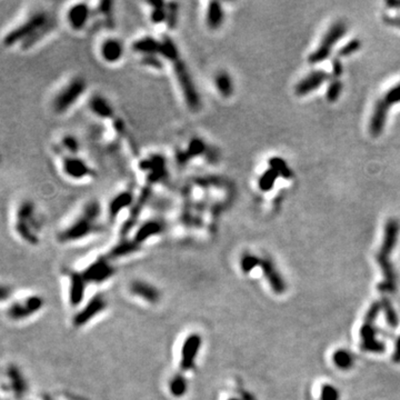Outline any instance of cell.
<instances>
[{"label":"cell","mask_w":400,"mask_h":400,"mask_svg":"<svg viewBox=\"0 0 400 400\" xmlns=\"http://www.w3.org/2000/svg\"><path fill=\"white\" fill-rule=\"evenodd\" d=\"M165 62L166 65L170 67L171 76H173L177 90L179 91V96L186 108H188L191 113H198L202 108L201 96L190 74L188 66L182 59L179 47H177L175 43L170 44L169 47L167 48L165 53Z\"/></svg>","instance_id":"obj_1"},{"label":"cell","mask_w":400,"mask_h":400,"mask_svg":"<svg viewBox=\"0 0 400 400\" xmlns=\"http://www.w3.org/2000/svg\"><path fill=\"white\" fill-rule=\"evenodd\" d=\"M174 159L180 168L194 165H216L220 159V151L205 136L194 134L177 143Z\"/></svg>","instance_id":"obj_2"},{"label":"cell","mask_w":400,"mask_h":400,"mask_svg":"<svg viewBox=\"0 0 400 400\" xmlns=\"http://www.w3.org/2000/svg\"><path fill=\"white\" fill-rule=\"evenodd\" d=\"M53 26L54 24L50 15L44 10H37L29 15L24 22L15 26V28L10 29L5 35L3 44L8 48L15 47L18 44H22L24 48H29L42 39L44 35L48 34Z\"/></svg>","instance_id":"obj_3"},{"label":"cell","mask_w":400,"mask_h":400,"mask_svg":"<svg viewBox=\"0 0 400 400\" xmlns=\"http://www.w3.org/2000/svg\"><path fill=\"white\" fill-rule=\"evenodd\" d=\"M103 207L98 200L90 199L85 202L78 215L70 221L68 226L60 230L57 235L58 240L63 244L78 241L95 232H99Z\"/></svg>","instance_id":"obj_4"},{"label":"cell","mask_w":400,"mask_h":400,"mask_svg":"<svg viewBox=\"0 0 400 400\" xmlns=\"http://www.w3.org/2000/svg\"><path fill=\"white\" fill-rule=\"evenodd\" d=\"M400 231V224L396 218H389L384 225L383 239L380 251L377 255V261L383 273V280L378 289L381 292H392L396 289V273L390 262V255L397 245Z\"/></svg>","instance_id":"obj_5"},{"label":"cell","mask_w":400,"mask_h":400,"mask_svg":"<svg viewBox=\"0 0 400 400\" xmlns=\"http://www.w3.org/2000/svg\"><path fill=\"white\" fill-rule=\"evenodd\" d=\"M88 93V83L83 76H73L60 86L52 98V109L56 115H65L77 106Z\"/></svg>","instance_id":"obj_6"},{"label":"cell","mask_w":400,"mask_h":400,"mask_svg":"<svg viewBox=\"0 0 400 400\" xmlns=\"http://www.w3.org/2000/svg\"><path fill=\"white\" fill-rule=\"evenodd\" d=\"M37 214V208L34 202L26 200L22 202L18 207L16 219H15L16 234L24 241L29 242L32 245H36L39 240L38 232L42 225H40Z\"/></svg>","instance_id":"obj_7"},{"label":"cell","mask_w":400,"mask_h":400,"mask_svg":"<svg viewBox=\"0 0 400 400\" xmlns=\"http://www.w3.org/2000/svg\"><path fill=\"white\" fill-rule=\"evenodd\" d=\"M44 306V299L38 295H14L6 305L5 315L9 321L22 322L36 315Z\"/></svg>","instance_id":"obj_8"},{"label":"cell","mask_w":400,"mask_h":400,"mask_svg":"<svg viewBox=\"0 0 400 400\" xmlns=\"http://www.w3.org/2000/svg\"><path fill=\"white\" fill-rule=\"evenodd\" d=\"M59 166L65 178L75 182H90L97 177L94 167L80 155H60Z\"/></svg>","instance_id":"obj_9"},{"label":"cell","mask_w":400,"mask_h":400,"mask_svg":"<svg viewBox=\"0 0 400 400\" xmlns=\"http://www.w3.org/2000/svg\"><path fill=\"white\" fill-rule=\"evenodd\" d=\"M146 14L151 26L173 30L178 25L179 8L175 3H146Z\"/></svg>","instance_id":"obj_10"},{"label":"cell","mask_w":400,"mask_h":400,"mask_svg":"<svg viewBox=\"0 0 400 400\" xmlns=\"http://www.w3.org/2000/svg\"><path fill=\"white\" fill-rule=\"evenodd\" d=\"M380 308V302H373L364 317L363 325L360 329L362 350L370 352H382L384 350V343L377 339V329L374 327Z\"/></svg>","instance_id":"obj_11"},{"label":"cell","mask_w":400,"mask_h":400,"mask_svg":"<svg viewBox=\"0 0 400 400\" xmlns=\"http://www.w3.org/2000/svg\"><path fill=\"white\" fill-rule=\"evenodd\" d=\"M88 109L98 120L107 121L109 125H113L117 134H123L125 131V126L120 123L116 109L107 97L100 94L91 95L88 99Z\"/></svg>","instance_id":"obj_12"},{"label":"cell","mask_w":400,"mask_h":400,"mask_svg":"<svg viewBox=\"0 0 400 400\" xmlns=\"http://www.w3.org/2000/svg\"><path fill=\"white\" fill-rule=\"evenodd\" d=\"M347 32V26L343 22H337L327 30L318 47L308 57V62L311 65L320 64L331 55L335 45L340 40Z\"/></svg>","instance_id":"obj_13"},{"label":"cell","mask_w":400,"mask_h":400,"mask_svg":"<svg viewBox=\"0 0 400 400\" xmlns=\"http://www.w3.org/2000/svg\"><path fill=\"white\" fill-rule=\"evenodd\" d=\"M127 53V48L118 36L107 35L99 40L97 45V55L105 65L114 67L124 62Z\"/></svg>","instance_id":"obj_14"},{"label":"cell","mask_w":400,"mask_h":400,"mask_svg":"<svg viewBox=\"0 0 400 400\" xmlns=\"http://www.w3.org/2000/svg\"><path fill=\"white\" fill-rule=\"evenodd\" d=\"M66 23L74 33H84L95 22L94 7L88 3H75L67 8Z\"/></svg>","instance_id":"obj_15"},{"label":"cell","mask_w":400,"mask_h":400,"mask_svg":"<svg viewBox=\"0 0 400 400\" xmlns=\"http://www.w3.org/2000/svg\"><path fill=\"white\" fill-rule=\"evenodd\" d=\"M139 170L149 185L163 184L166 179H168L167 160L160 155H150L141 159Z\"/></svg>","instance_id":"obj_16"},{"label":"cell","mask_w":400,"mask_h":400,"mask_svg":"<svg viewBox=\"0 0 400 400\" xmlns=\"http://www.w3.org/2000/svg\"><path fill=\"white\" fill-rule=\"evenodd\" d=\"M227 9L225 4L219 2H208L202 8V23L209 33H219L227 23Z\"/></svg>","instance_id":"obj_17"},{"label":"cell","mask_w":400,"mask_h":400,"mask_svg":"<svg viewBox=\"0 0 400 400\" xmlns=\"http://www.w3.org/2000/svg\"><path fill=\"white\" fill-rule=\"evenodd\" d=\"M212 90L221 100H231L236 94V82L231 72L226 68L216 69L210 78Z\"/></svg>","instance_id":"obj_18"},{"label":"cell","mask_w":400,"mask_h":400,"mask_svg":"<svg viewBox=\"0 0 400 400\" xmlns=\"http://www.w3.org/2000/svg\"><path fill=\"white\" fill-rule=\"evenodd\" d=\"M201 337L198 333H191L185 339L181 348L180 367L182 370H190L195 367L196 359L201 348Z\"/></svg>","instance_id":"obj_19"},{"label":"cell","mask_w":400,"mask_h":400,"mask_svg":"<svg viewBox=\"0 0 400 400\" xmlns=\"http://www.w3.org/2000/svg\"><path fill=\"white\" fill-rule=\"evenodd\" d=\"M389 108L390 107L381 98L378 99L373 106L370 120H369V133L374 138L383 133L388 119Z\"/></svg>","instance_id":"obj_20"},{"label":"cell","mask_w":400,"mask_h":400,"mask_svg":"<svg viewBox=\"0 0 400 400\" xmlns=\"http://www.w3.org/2000/svg\"><path fill=\"white\" fill-rule=\"evenodd\" d=\"M330 77L331 76L325 70H315V72L307 75L296 85L295 93L297 96H306L321 87L323 84L330 79Z\"/></svg>","instance_id":"obj_21"},{"label":"cell","mask_w":400,"mask_h":400,"mask_svg":"<svg viewBox=\"0 0 400 400\" xmlns=\"http://www.w3.org/2000/svg\"><path fill=\"white\" fill-rule=\"evenodd\" d=\"M114 272V268L109 264L108 260L105 259V258H100L94 264H91L84 272H82V275L87 282H101L108 279Z\"/></svg>","instance_id":"obj_22"},{"label":"cell","mask_w":400,"mask_h":400,"mask_svg":"<svg viewBox=\"0 0 400 400\" xmlns=\"http://www.w3.org/2000/svg\"><path fill=\"white\" fill-rule=\"evenodd\" d=\"M260 267L273 291L280 295L286 290V282L283 281L281 275L277 270L275 264H273L270 258L266 257L264 259H261Z\"/></svg>","instance_id":"obj_23"},{"label":"cell","mask_w":400,"mask_h":400,"mask_svg":"<svg viewBox=\"0 0 400 400\" xmlns=\"http://www.w3.org/2000/svg\"><path fill=\"white\" fill-rule=\"evenodd\" d=\"M106 306H107V303H106V300L103 297L101 296L94 297L93 299L87 303V306H86L79 313L76 315L74 319L75 325L78 327L84 326L85 323L90 321L91 318H94L96 315H98L99 312L103 311Z\"/></svg>","instance_id":"obj_24"},{"label":"cell","mask_w":400,"mask_h":400,"mask_svg":"<svg viewBox=\"0 0 400 400\" xmlns=\"http://www.w3.org/2000/svg\"><path fill=\"white\" fill-rule=\"evenodd\" d=\"M135 204V195L129 190H124L115 195L109 202L108 215L111 219L116 218L119 212L124 209H128L131 205Z\"/></svg>","instance_id":"obj_25"},{"label":"cell","mask_w":400,"mask_h":400,"mask_svg":"<svg viewBox=\"0 0 400 400\" xmlns=\"http://www.w3.org/2000/svg\"><path fill=\"white\" fill-rule=\"evenodd\" d=\"M130 291L133 295L141 298L150 303H155L159 300L160 293L156 287L145 281H134L130 285Z\"/></svg>","instance_id":"obj_26"},{"label":"cell","mask_w":400,"mask_h":400,"mask_svg":"<svg viewBox=\"0 0 400 400\" xmlns=\"http://www.w3.org/2000/svg\"><path fill=\"white\" fill-rule=\"evenodd\" d=\"M70 301L74 306L79 305L82 302L85 289H86V281L84 276L80 272H72L70 273Z\"/></svg>","instance_id":"obj_27"},{"label":"cell","mask_w":400,"mask_h":400,"mask_svg":"<svg viewBox=\"0 0 400 400\" xmlns=\"http://www.w3.org/2000/svg\"><path fill=\"white\" fill-rule=\"evenodd\" d=\"M163 230H164V226H163V224H161V221H159V220L146 221L140 226L138 231L136 232L134 240L137 242V244L140 245L141 242L146 241L148 238L155 237L157 235L161 234Z\"/></svg>","instance_id":"obj_28"},{"label":"cell","mask_w":400,"mask_h":400,"mask_svg":"<svg viewBox=\"0 0 400 400\" xmlns=\"http://www.w3.org/2000/svg\"><path fill=\"white\" fill-rule=\"evenodd\" d=\"M57 150L59 155H80L82 144L74 135H64L58 141Z\"/></svg>","instance_id":"obj_29"},{"label":"cell","mask_w":400,"mask_h":400,"mask_svg":"<svg viewBox=\"0 0 400 400\" xmlns=\"http://www.w3.org/2000/svg\"><path fill=\"white\" fill-rule=\"evenodd\" d=\"M268 166L275 170L281 178L286 180H290L292 179V177L295 176L289 165H288L281 157H277V156L271 157V158L268 159Z\"/></svg>","instance_id":"obj_30"},{"label":"cell","mask_w":400,"mask_h":400,"mask_svg":"<svg viewBox=\"0 0 400 400\" xmlns=\"http://www.w3.org/2000/svg\"><path fill=\"white\" fill-rule=\"evenodd\" d=\"M279 177L280 176L269 167V168L266 169L264 173L259 176V178H258L257 181L258 189L262 192L271 191L273 189V186H275L277 179L279 178Z\"/></svg>","instance_id":"obj_31"},{"label":"cell","mask_w":400,"mask_h":400,"mask_svg":"<svg viewBox=\"0 0 400 400\" xmlns=\"http://www.w3.org/2000/svg\"><path fill=\"white\" fill-rule=\"evenodd\" d=\"M333 362H335L336 366L340 369H349L352 367L353 364V357L351 356V353L347 350H338L333 353Z\"/></svg>","instance_id":"obj_32"},{"label":"cell","mask_w":400,"mask_h":400,"mask_svg":"<svg viewBox=\"0 0 400 400\" xmlns=\"http://www.w3.org/2000/svg\"><path fill=\"white\" fill-rule=\"evenodd\" d=\"M187 388H188V383H187L185 377L180 376V374H177L170 380L169 389L171 394L175 397L184 396L187 391Z\"/></svg>","instance_id":"obj_33"},{"label":"cell","mask_w":400,"mask_h":400,"mask_svg":"<svg viewBox=\"0 0 400 400\" xmlns=\"http://www.w3.org/2000/svg\"><path fill=\"white\" fill-rule=\"evenodd\" d=\"M139 249V245L135 240L131 241H123L118 246H116L111 250L110 255L113 257H121L125 255H129L131 252H135Z\"/></svg>","instance_id":"obj_34"},{"label":"cell","mask_w":400,"mask_h":400,"mask_svg":"<svg viewBox=\"0 0 400 400\" xmlns=\"http://www.w3.org/2000/svg\"><path fill=\"white\" fill-rule=\"evenodd\" d=\"M260 262L261 259L258 256L251 254V252H246L241 256V259H240V268L242 272L248 273L250 272L251 270H254L256 267L260 266Z\"/></svg>","instance_id":"obj_35"},{"label":"cell","mask_w":400,"mask_h":400,"mask_svg":"<svg viewBox=\"0 0 400 400\" xmlns=\"http://www.w3.org/2000/svg\"><path fill=\"white\" fill-rule=\"evenodd\" d=\"M342 83L339 79H332L328 85L326 91V98L329 103H336L342 93Z\"/></svg>","instance_id":"obj_36"},{"label":"cell","mask_w":400,"mask_h":400,"mask_svg":"<svg viewBox=\"0 0 400 400\" xmlns=\"http://www.w3.org/2000/svg\"><path fill=\"white\" fill-rule=\"evenodd\" d=\"M380 305L384 311V316H386L389 325H390L391 327H397L398 326V316H397L396 311H394L393 307L391 306L390 301L384 298V299L381 300Z\"/></svg>","instance_id":"obj_37"},{"label":"cell","mask_w":400,"mask_h":400,"mask_svg":"<svg viewBox=\"0 0 400 400\" xmlns=\"http://www.w3.org/2000/svg\"><path fill=\"white\" fill-rule=\"evenodd\" d=\"M381 99L389 106V107L393 105L400 104V83L394 85L393 87L389 89L387 93L383 95V97H381Z\"/></svg>","instance_id":"obj_38"},{"label":"cell","mask_w":400,"mask_h":400,"mask_svg":"<svg viewBox=\"0 0 400 400\" xmlns=\"http://www.w3.org/2000/svg\"><path fill=\"white\" fill-rule=\"evenodd\" d=\"M361 45L362 44L359 39H352L347 45L340 48L338 55L340 56V57H349V56H351L352 54L357 53L358 50L361 48Z\"/></svg>","instance_id":"obj_39"},{"label":"cell","mask_w":400,"mask_h":400,"mask_svg":"<svg viewBox=\"0 0 400 400\" xmlns=\"http://www.w3.org/2000/svg\"><path fill=\"white\" fill-rule=\"evenodd\" d=\"M14 296V290L8 283L0 281V303H7Z\"/></svg>","instance_id":"obj_40"},{"label":"cell","mask_w":400,"mask_h":400,"mask_svg":"<svg viewBox=\"0 0 400 400\" xmlns=\"http://www.w3.org/2000/svg\"><path fill=\"white\" fill-rule=\"evenodd\" d=\"M321 400H339V391L330 384H326L321 389Z\"/></svg>","instance_id":"obj_41"},{"label":"cell","mask_w":400,"mask_h":400,"mask_svg":"<svg viewBox=\"0 0 400 400\" xmlns=\"http://www.w3.org/2000/svg\"><path fill=\"white\" fill-rule=\"evenodd\" d=\"M342 73H343V67H342L341 62L339 59H333L332 60V74H331L333 79H339V77L342 75Z\"/></svg>","instance_id":"obj_42"},{"label":"cell","mask_w":400,"mask_h":400,"mask_svg":"<svg viewBox=\"0 0 400 400\" xmlns=\"http://www.w3.org/2000/svg\"><path fill=\"white\" fill-rule=\"evenodd\" d=\"M383 22L384 24H387L388 26H391V27H396L400 29V17L399 16H386L383 17Z\"/></svg>","instance_id":"obj_43"},{"label":"cell","mask_w":400,"mask_h":400,"mask_svg":"<svg viewBox=\"0 0 400 400\" xmlns=\"http://www.w3.org/2000/svg\"><path fill=\"white\" fill-rule=\"evenodd\" d=\"M386 5L388 7L392 9H399L400 8V2H387Z\"/></svg>","instance_id":"obj_44"},{"label":"cell","mask_w":400,"mask_h":400,"mask_svg":"<svg viewBox=\"0 0 400 400\" xmlns=\"http://www.w3.org/2000/svg\"><path fill=\"white\" fill-rule=\"evenodd\" d=\"M228 400H239V399H237V398H231V399H228Z\"/></svg>","instance_id":"obj_45"}]
</instances>
